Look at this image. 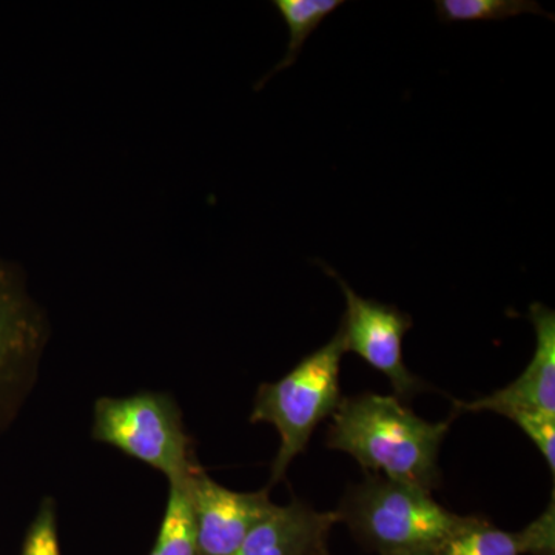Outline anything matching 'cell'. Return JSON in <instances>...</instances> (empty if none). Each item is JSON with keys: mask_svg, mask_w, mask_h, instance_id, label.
<instances>
[{"mask_svg": "<svg viewBox=\"0 0 555 555\" xmlns=\"http://www.w3.org/2000/svg\"><path fill=\"white\" fill-rule=\"evenodd\" d=\"M535 444L546 460L550 469L555 470V418L540 414H516L509 416Z\"/></svg>", "mask_w": 555, "mask_h": 555, "instance_id": "15", "label": "cell"}, {"mask_svg": "<svg viewBox=\"0 0 555 555\" xmlns=\"http://www.w3.org/2000/svg\"><path fill=\"white\" fill-rule=\"evenodd\" d=\"M46 321L16 273L0 262V434L38 382Z\"/></svg>", "mask_w": 555, "mask_h": 555, "instance_id": "5", "label": "cell"}, {"mask_svg": "<svg viewBox=\"0 0 555 555\" xmlns=\"http://www.w3.org/2000/svg\"><path fill=\"white\" fill-rule=\"evenodd\" d=\"M328 555V554H327Z\"/></svg>", "mask_w": 555, "mask_h": 555, "instance_id": "17", "label": "cell"}, {"mask_svg": "<svg viewBox=\"0 0 555 555\" xmlns=\"http://www.w3.org/2000/svg\"><path fill=\"white\" fill-rule=\"evenodd\" d=\"M343 356L345 349L337 334L327 345L299 361L283 378L259 386L250 423H270L281 438L270 486L284 480L288 466L295 456L306 451L320 423L337 411L341 401Z\"/></svg>", "mask_w": 555, "mask_h": 555, "instance_id": "3", "label": "cell"}, {"mask_svg": "<svg viewBox=\"0 0 555 555\" xmlns=\"http://www.w3.org/2000/svg\"><path fill=\"white\" fill-rule=\"evenodd\" d=\"M150 555H198L188 480L170 483L166 513Z\"/></svg>", "mask_w": 555, "mask_h": 555, "instance_id": "11", "label": "cell"}, {"mask_svg": "<svg viewBox=\"0 0 555 555\" xmlns=\"http://www.w3.org/2000/svg\"><path fill=\"white\" fill-rule=\"evenodd\" d=\"M21 555H61L54 500L40 503L35 520L28 526Z\"/></svg>", "mask_w": 555, "mask_h": 555, "instance_id": "14", "label": "cell"}, {"mask_svg": "<svg viewBox=\"0 0 555 555\" xmlns=\"http://www.w3.org/2000/svg\"><path fill=\"white\" fill-rule=\"evenodd\" d=\"M341 518L306 503L273 507L232 555H327V537Z\"/></svg>", "mask_w": 555, "mask_h": 555, "instance_id": "9", "label": "cell"}, {"mask_svg": "<svg viewBox=\"0 0 555 555\" xmlns=\"http://www.w3.org/2000/svg\"><path fill=\"white\" fill-rule=\"evenodd\" d=\"M338 281L346 297V312L337 334L346 352L357 353L389 378L398 397H412L425 387L409 372L403 360V339L412 327V318L396 306L361 298L345 281L327 269Z\"/></svg>", "mask_w": 555, "mask_h": 555, "instance_id": "6", "label": "cell"}, {"mask_svg": "<svg viewBox=\"0 0 555 555\" xmlns=\"http://www.w3.org/2000/svg\"><path fill=\"white\" fill-rule=\"evenodd\" d=\"M535 331V352L524 374L509 386L474 401H454L456 412L540 414L555 418V313L542 302H532L528 313Z\"/></svg>", "mask_w": 555, "mask_h": 555, "instance_id": "8", "label": "cell"}, {"mask_svg": "<svg viewBox=\"0 0 555 555\" xmlns=\"http://www.w3.org/2000/svg\"><path fill=\"white\" fill-rule=\"evenodd\" d=\"M436 7L441 22L505 21L525 13L550 16L532 0H438Z\"/></svg>", "mask_w": 555, "mask_h": 555, "instance_id": "13", "label": "cell"}, {"mask_svg": "<svg viewBox=\"0 0 555 555\" xmlns=\"http://www.w3.org/2000/svg\"><path fill=\"white\" fill-rule=\"evenodd\" d=\"M198 555H232L248 532L275 507L269 488L235 492L199 469L188 480Z\"/></svg>", "mask_w": 555, "mask_h": 555, "instance_id": "7", "label": "cell"}, {"mask_svg": "<svg viewBox=\"0 0 555 555\" xmlns=\"http://www.w3.org/2000/svg\"><path fill=\"white\" fill-rule=\"evenodd\" d=\"M343 3L345 2L341 0H275L273 5L286 22L291 39H288L286 56L262 79L261 83L281 69L294 65L309 36Z\"/></svg>", "mask_w": 555, "mask_h": 555, "instance_id": "12", "label": "cell"}, {"mask_svg": "<svg viewBox=\"0 0 555 555\" xmlns=\"http://www.w3.org/2000/svg\"><path fill=\"white\" fill-rule=\"evenodd\" d=\"M337 513L358 542L378 554L434 553L470 520L441 506L426 489L377 474L353 486Z\"/></svg>", "mask_w": 555, "mask_h": 555, "instance_id": "2", "label": "cell"}, {"mask_svg": "<svg viewBox=\"0 0 555 555\" xmlns=\"http://www.w3.org/2000/svg\"><path fill=\"white\" fill-rule=\"evenodd\" d=\"M91 437L159 470L169 483L189 480L203 469L181 409L169 393L147 390L124 398H100L94 404Z\"/></svg>", "mask_w": 555, "mask_h": 555, "instance_id": "4", "label": "cell"}, {"mask_svg": "<svg viewBox=\"0 0 555 555\" xmlns=\"http://www.w3.org/2000/svg\"><path fill=\"white\" fill-rule=\"evenodd\" d=\"M379 555H434L433 551H397V553H385Z\"/></svg>", "mask_w": 555, "mask_h": 555, "instance_id": "16", "label": "cell"}, {"mask_svg": "<svg viewBox=\"0 0 555 555\" xmlns=\"http://www.w3.org/2000/svg\"><path fill=\"white\" fill-rule=\"evenodd\" d=\"M434 555H555L554 495L545 513L520 531H503L483 518L470 517Z\"/></svg>", "mask_w": 555, "mask_h": 555, "instance_id": "10", "label": "cell"}, {"mask_svg": "<svg viewBox=\"0 0 555 555\" xmlns=\"http://www.w3.org/2000/svg\"><path fill=\"white\" fill-rule=\"evenodd\" d=\"M449 427L451 420L426 422L400 398L361 393L339 401L326 447L352 455L377 476L430 492L440 480L438 455Z\"/></svg>", "mask_w": 555, "mask_h": 555, "instance_id": "1", "label": "cell"}]
</instances>
